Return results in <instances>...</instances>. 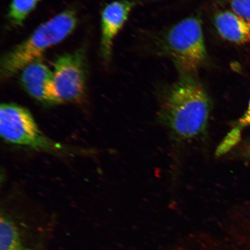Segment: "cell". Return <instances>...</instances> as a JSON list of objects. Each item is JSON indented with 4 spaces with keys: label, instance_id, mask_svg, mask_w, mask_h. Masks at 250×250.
<instances>
[{
    "label": "cell",
    "instance_id": "obj_11",
    "mask_svg": "<svg viewBox=\"0 0 250 250\" xmlns=\"http://www.w3.org/2000/svg\"><path fill=\"white\" fill-rule=\"evenodd\" d=\"M232 11L250 23V0H230Z\"/></svg>",
    "mask_w": 250,
    "mask_h": 250
},
{
    "label": "cell",
    "instance_id": "obj_12",
    "mask_svg": "<svg viewBox=\"0 0 250 250\" xmlns=\"http://www.w3.org/2000/svg\"><path fill=\"white\" fill-rule=\"evenodd\" d=\"M250 125V100L249 103L248 108L244 114L243 116L240 119L239 122L238 126L235 128L241 132L242 128Z\"/></svg>",
    "mask_w": 250,
    "mask_h": 250
},
{
    "label": "cell",
    "instance_id": "obj_9",
    "mask_svg": "<svg viewBox=\"0 0 250 250\" xmlns=\"http://www.w3.org/2000/svg\"><path fill=\"white\" fill-rule=\"evenodd\" d=\"M0 250H30L23 241L17 223L3 213L0 218Z\"/></svg>",
    "mask_w": 250,
    "mask_h": 250
},
{
    "label": "cell",
    "instance_id": "obj_8",
    "mask_svg": "<svg viewBox=\"0 0 250 250\" xmlns=\"http://www.w3.org/2000/svg\"><path fill=\"white\" fill-rule=\"evenodd\" d=\"M214 25L219 35L228 42L239 45L250 42V23L233 11L218 12Z\"/></svg>",
    "mask_w": 250,
    "mask_h": 250
},
{
    "label": "cell",
    "instance_id": "obj_6",
    "mask_svg": "<svg viewBox=\"0 0 250 250\" xmlns=\"http://www.w3.org/2000/svg\"><path fill=\"white\" fill-rule=\"evenodd\" d=\"M21 72V85L31 97L43 104H59L55 91L54 74L46 65L37 61Z\"/></svg>",
    "mask_w": 250,
    "mask_h": 250
},
{
    "label": "cell",
    "instance_id": "obj_7",
    "mask_svg": "<svg viewBox=\"0 0 250 250\" xmlns=\"http://www.w3.org/2000/svg\"><path fill=\"white\" fill-rule=\"evenodd\" d=\"M135 5L133 1L120 0L109 3L103 9L101 51L105 62L110 60L115 37L124 26Z\"/></svg>",
    "mask_w": 250,
    "mask_h": 250
},
{
    "label": "cell",
    "instance_id": "obj_3",
    "mask_svg": "<svg viewBox=\"0 0 250 250\" xmlns=\"http://www.w3.org/2000/svg\"><path fill=\"white\" fill-rule=\"evenodd\" d=\"M162 48L182 77H194L208 57L201 18L193 16L174 25L165 34Z\"/></svg>",
    "mask_w": 250,
    "mask_h": 250
},
{
    "label": "cell",
    "instance_id": "obj_5",
    "mask_svg": "<svg viewBox=\"0 0 250 250\" xmlns=\"http://www.w3.org/2000/svg\"><path fill=\"white\" fill-rule=\"evenodd\" d=\"M83 49L62 55L54 64V83L56 98L62 103H80L85 98L86 68Z\"/></svg>",
    "mask_w": 250,
    "mask_h": 250
},
{
    "label": "cell",
    "instance_id": "obj_4",
    "mask_svg": "<svg viewBox=\"0 0 250 250\" xmlns=\"http://www.w3.org/2000/svg\"><path fill=\"white\" fill-rule=\"evenodd\" d=\"M0 134L6 142L38 151L56 154L74 152L73 149L47 137L30 112L13 103H5L0 107Z\"/></svg>",
    "mask_w": 250,
    "mask_h": 250
},
{
    "label": "cell",
    "instance_id": "obj_1",
    "mask_svg": "<svg viewBox=\"0 0 250 250\" xmlns=\"http://www.w3.org/2000/svg\"><path fill=\"white\" fill-rule=\"evenodd\" d=\"M211 107L210 97L194 77H182L166 94L159 118L177 137L192 139L205 130Z\"/></svg>",
    "mask_w": 250,
    "mask_h": 250
},
{
    "label": "cell",
    "instance_id": "obj_2",
    "mask_svg": "<svg viewBox=\"0 0 250 250\" xmlns=\"http://www.w3.org/2000/svg\"><path fill=\"white\" fill-rule=\"evenodd\" d=\"M77 21L76 12L68 9L41 24L26 40L2 56L0 65L1 79H9L31 62L40 60L47 49L73 32Z\"/></svg>",
    "mask_w": 250,
    "mask_h": 250
},
{
    "label": "cell",
    "instance_id": "obj_10",
    "mask_svg": "<svg viewBox=\"0 0 250 250\" xmlns=\"http://www.w3.org/2000/svg\"><path fill=\"white\" fill-rule=\"evenodd\" d=\"M40 0H12L7 14L9 22L20 26L36 8Z\"/></svg>",
    "mask_w": 250,
    "mask_h": 250
}]
</instances>
